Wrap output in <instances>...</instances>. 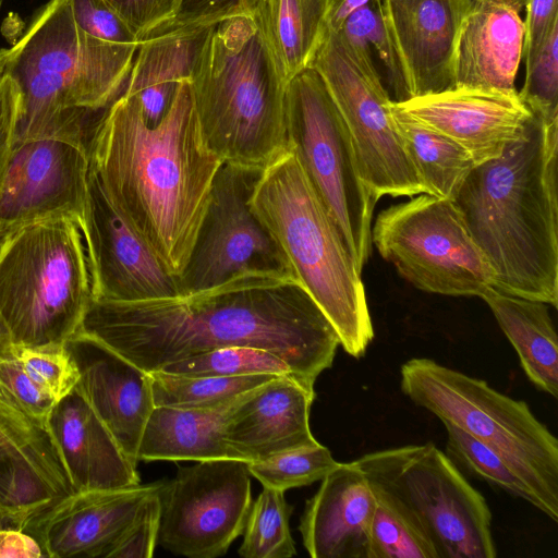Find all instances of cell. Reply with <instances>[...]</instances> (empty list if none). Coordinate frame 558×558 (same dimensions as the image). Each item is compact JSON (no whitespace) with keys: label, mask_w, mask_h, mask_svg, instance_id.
Returning a JSON list of instances; mask_svg holds the SVG:
<instances>
[{"label":"cell","mask_w":558,"mask_h":558,"mask_svg":"<svg viewBox=\"0 0 558 558\" xmlns=\"http://www.w3.org/2000/svg\"><path fill=\"white\" fill-rule=\"evenodd\" d=\"M158 543L189 558L225 555L245 527L252 506L248 463L198 461L178 469L159 492Z\"/></svg>","instance_id":"obj_14"},{"label":"cell","mask_w":558,"mask_h":558,"mask_svg":"<svg viewBox=\"0 0 558 558\" xmlns=\"http://www.w3.org/2000/svg\"><path fill=\"white\" fill-rule=\"evenodd\" d=\"M263 169L222 162L184 270L182 295L248 271L294 277L279 246L253 213L250 198Z\"/></svg>","instance_id":"obj_13"},{"label":"cell","mask_w":558,"mask_h":558,"mask_svg":"<svg viewBox=\"0 0 558 558\" xmlns=\"http://www.w3.org/2000/svg\"><path fill=\"white\" fill-rule=\"evenodd\" d=\"M341 29L350 39L366 47H374L378 56L383 50V27L375 0L351 12Z\"/></svg>","instance_id":"obj_46"},{"label":"cell","mask_w":558,"mask_h":558,"mask_svg":"<svg viewBox=\"0 0 558 558\" xmlns=\"http://www.w3.org/2000/svg\"><path fill=\"white\" fill-rule=\"evenodd\" d=\"M76 25L88 35L118 45H140L136 36L105 0H69Z\"/></svg>","instance_id":"obj_40"},{"label":"cell","mask_w":558,"mask_h":558,"mask_svg":"<svg viewBox=\"0 0 558 558\" xmlns=\"http://www.w3.org/2000/svg\"><path fill=\"white\" fill-rule=\"evenodd\" d=\"M190 83L203 135L222 162L264 169L288 149L287 83L255 16L213 28Z\"/></svg>","instance_id":"obj_5"},{"label":"cell","mask_w":558,"mask_h":558,"mask_svg":"<svg viewBox=\"0 0 558 558\" xmlns=\"http://www.w3.org/2000/svg\"><path fill=\"white\" fill-rule=\"evenodd\" d=\"M558 119L532 112L495 159L474 166L453 204L493 272V288L558 304Z\"/></svg>","instance_id":"obj_3"},{"label":"cell","mask_w":558,"mask_h":558,"mask_svg":"<svg viewBox=\"0 0 558 558\" xmlns=\"http://www.w3.org/2000/svg\"><path fill=\"white\" fill-rule=\"evenodd\" d=\"M400 374L411 401L498 453L535 494L538 510L558 521V440L526 402L426 357L407 361Z\"/></svg>","instance_id":"obj_8"},{"label":"cell","mask_w":558,"mask_h":558,"mask_svg":"<svg viewBox=\"0 0 558 558\" xmlns=\"http://www.w3.org/2000/svg\"><path fill=\"white\" fill-rule=\"evenodd\" d=\"M482 299L518 353L522 369L539 390L558 395V338L548 304L490 288Z\"/></svg>","instance_id":"obj_28"},{"label":"cell","mask_w":558,"mask_h":558,"mask_svg":"<svg viewBox=\"0 0 558 558\" xmlns=\"http://www.w3.org/2000/svg\"><path fill=\"white\" fill-rule=\"evenodd\" d=\"M288 147L296 155L361 272L372 251L377 201L364 184L352 143L320 75L312 68L286 85Z\"/></svg>","instance_id":"obj_10"},{"label":"cell","mask_w":558,"mask_h":558,"mask_svg":"<svg viewBox=\"0 0 558 558\" xmlns=\"http://www.w3.org/2000/svg\"><path fill=\"white\" fill-rule=\"evenodd\" d=\"M10 49L0 48V80L5 73V68L9 59Z\"/></svg>","instance_id":"obj_50"},{"label":"cell","mask_w":558,"mask_h":558,"mask_svg":"<svg viewBox=\"0 0 558 558\" xmlns=\"http://www.w3.org/2000/svg\"><path fill=\"white\" fill-rule=\"evenodd\" d=\"M372 0H333L330 11V22L335 26H340L348 17V15L357 8L368 3ZM475 1H497L506 2L519 11H522L527 0H475Z\"/></svg>","instance_id":"obj_47"},{"label":"cell","mask_w":558,"mask_h":558,"mask_svg":"<svg viewBox=\"0 0 558 558\" xmlns=\"http://www.w3.org/2000/svg\"><path fill=\"white\" fill-rule=\"evenodd\" d=\"M524 8L523 58L529 64L558 25V0H527Z\"/></svg>","instance_id":"obj_44"},{"label":"cell","mask_w":558,"mask_h":558,"mask_svg":"<svg viewBox=\"0 0 558 558\" xmlns=\"http://www.w3.org/2000/svg\"><path fill=\"white\" fill-rule=\"evenodd\" d=\"M2 242H3V240L0 238V248H1Z\"/></svg>","instance_id":"obj_52"},{"label":"cell","mask_w":558,"mask_h":558,"mask_svg":"<svg viewBox=\"0 0 558 558\" xmlns=\"http://www.w3.org/2000/svg\"><path fill=\"white\" fill-rule=\"evenodd\" d=\"M74 493L46 420L0 385V508L37 518Z\"/></svg>","instance_id":"obj_18"},{"label":"cell","mask_w":558,"mask_h":558,"mask_svg":"<svg viewBox=\"0 0 558 558\" xmlns=\"http://www.w3.org/2000/svg\"><path fill=\"white\" fill-rule=\"evenodd\" d=\"M395 104L457 142L475 166L498 158L532 117L519 92L451 88Z\"/></svg>","instance_id":"obj_20"},{"label":"cell","mask_w":558,"mask_h":558,"mask_svg":"<svg viewBox=\"0 0 558 558\" xmlns=\"http://www.w3.org/2000/svg\"><path fill=\"white\" fill-rule=\"evenodd\" d=\"M372 243L415 288L442 295L480 296L493 272L451 199L426 193L381 210Z\"/></svg>","instance_id":"obj_12"},{"label":"cell","mask_w":558,"mask_h":558,"mask_svg":"<svg viewBox=\"0 0 558 558\" xmlns=\"http://www.w3.org/2000/svg\"><path fill=\"white\" fill-rule=\"evenodd\" d=\"M88 145L64 137L14 141L0 181V238L41 219H81L89 177Z\"/></svg>","instance_id":"obj_16"},{"label":"cell","mask_w":558,"mask_h":558,"mask_svg":"<svg viewBox=\"0 0 558 558\" xmlns=\"http://www.w3.org/2000/svg\"><path fill=\"white\" fill-rule=\"evenodd\" d=\"M447 450L469 471L538 509V500L526 483L490 448L453 424L442 422Z\"/></svg>","instance_id":"obj_36"},{"label":"cell","mask_w":558,"mask_h":558,"mask_svg":"<svg viewBox=\"0 0 558 558\" xmlns=\"http://www.w3.org/2000/svg\"><path fill=\"white\" fill-rule=\"evenodd\" d=\"M160 371L185 376H245L257 374L291 376L308 386L278 355L264 349L243 345L207 351L168 364Z\"/></svg>","instance_id":"obj_34"},{"label":"cell","mask_w":558,"mask_h":558,"mask_svg":"<svg viewBox=\"0 0 558 558\" xmlns=\"http://www.w3.org/2000/svg\"><path fill=\"white\" fill-rule=\"evenodd\" d=\"M391 110L424 193L452 201L475 166L471 156L447 135L404 112L393 100Z\"/></svg>","instance_id":"obj_30"},{"label":"cell","mask_w":558,"mask_h":558,"mask_svg":"<svg viewBox=\"0 0 558 558\" xmlns=\"http://www.w3.org/2000/svg\"><path fill=\"white\" fill-rule=\"evenodd\" d=\"M64 348L77 371L75 387L124 454L137 464L141 437L155 408L149 373L80 330Z\"/></svg>","instance_id":"obj_19"},{"label":"cell","mask_w":558,"mask_h":558,"mask_svg":"<svg viewBox=\"0 0 558 558\" xmlns=\"http://www.w3.org/2000/svg\"><path fill=\"white\" fill-rule=\"evenodd\" d=\"M354 463L416 521L439 558L497 556L485 498L434 444L369 452Z\"/></svg>","instance_id":"obj_9"},{"label":"cell","mask_w":558,"mask_h":558,"mask_svg":"<svg viewBox=\"0 0 558 558\" xmlns=\"http://www.w3.org/2000/svg\"><path fill=\"white\" fill-rule=\"evenodd\" d=\"M78 330L146 373L225 347L259 348L313 387L340 344L327 316L294 277L266 271L243 272L172 298L92 299Z\"/></svg>","instance_id":"obj_1"},{"label":"cell","mask_w":558,"mask_h":558,"mask_svg":"<svg viewBox=\"0 0 558 558\" xmlns=\"http://www.w3.org/2000/svg\"><path fill=\"white\" fill-rule=\"evenodd\" d=\"M137 48L88 35L69 0H49L10 48L5 74L21 93L15 141L52 136L88 144L124 92Z\"/></svg>","instance_id":"obj_4"},{"label":"cell","mask_w":558,"mask_h":558,"mask_svg":"<svg viewBox=\"0 0 558 558\" xmlns=\"http://www.w3.org/2000/svg\"><path fill=\"white\" fill-rule=\"evenodd\" d=\"M250 206L336 329L340 345L362 357L374 328L361 272L291 148L262 170Z\"/></svg>","instance_id":"obj_6"},{"label":"cell","mask_w":558,"mask_h":558,"mask_svg":"<svg viewBox=\"0 0 558 558\" xmlns=\"http://www.w3.org/2000/svg\"><path fill=\"white\" fill-rule=\"evenodd\" d=\"M262 3L263 0H180L173 17L159 28L213 26L233 17H254Z\"/></svg>","instance_id":"obj_39"},{"label":"cell","mask_w":558,"mask_h":558,"mask_svg":"<svg viewBox=\"0 0 558 558\" xmlns=\"http://www.w3.org/2000/svg\"><path fill=\"white\" fill-rule=\"evenodd\" d=\"M215 26L159 28L140 43L124 93L137 96L149 126L162 119L180 83L191 78Z\"/></svg>","instance_id":"obj_26"},{"label":"cell","mask_w":558,"mask_h":558,"mask_svg":"<svg viewBox=\"0 0 558 558\" xmlns=\"http://www.w3.org/2000/svg\"><path fill=\"white\" fill-rule=\"evenodd\" d=\"M393 101L453 88L458 34L475 0H375Z\"/></svg>","instance_id":"obj_15"},{"label":"cell","mask_w":558,"mask_h":558,"mask_svg":"<svg viewBox=\"0 0 558 558\" xmlns=\"http://www.w3.org/2000/svg\"><path fill=\"white\" fill-rule=\"evenodd\" d=\"M248 391L209 408L155 407L141 437L137 460H241L223 433L230 414Z\"/></svg>","instance_id":"obj_27"},{"label":"cell","mask_w":558,"mask_h":558,"mask_svg":"<svg viewBox=\"0 0 558 558\" xmlns=\"http://www.w3.org/2000/svg\"><path fill=\"white\" fill-rule=\"evenodd\" d=\"M520 12L506 2H473L458 34L453 88L518 92L524 40Z\"/></svg>","instance_id":"obj_25"},{"label":"cell","mask_w":558,"mask_h":558,"mask_svg":"<svg viewBox=\"0 0 558 558\" xmlns=\"http://www.w3.org/2000/svg\"><path fill=\"white\" fill-rule=\"evenodd\" d=\"M2 4H3V0H0V11H1Z\"/></svg>","instance_id":"obj_51"},{"label":"cell","mask_w":558,"mask_h":558,"mask_svg":"<svg viewBox=\"0 0 558 558\" xmlns=\"http://www.w3.org/2000/svg\"><path fill=\"white\" fill-rule=\"evenodd\" d=\"M284 492L264 487L252 504L239 555L244 558H291L296 555Z\"/></svg>","instance_id":"obj_33"},{"label":"cell","mask_w":558,"mask_h":558,"mask_svg":"<svg viewBox=\"0 0 558 558\" xmlns=\"http://www.w3.org/2000/svg\"><path fill=\"white\" fill-rule=\"evenodd\" d=\"M348 130L360 175L378 201L424 193L392 116V99L375 68L372 49L341 29H326L311 62Z\"/></svg>","instance_id":"obj_11"},{"label":"cell","mask_w":558,"mask_h":558,"mask_svg":"<svg viewBox=\"0 0 558 558\" xmlns=\"http://www.w3.org/2000/svg\"><path fill=\"white\" fill-rule=\"evenodd\" d=\"M13 348L25 371L56 402L75 387L78 375L64 343Z\"/></svg>","instance_id":"obj_38"},{"label":"cell","mask_w":558,"mask_h":558,"mask_svg":"<svg viewBox=\"0 0 558 558\" xmlns=\"http://www.w3.org/2000/svg\"><path fill=\"white\" fill-rule=\"evenodd\" d=\"M46 423L75 493L141 483L136 464L76 387L54 404Z\"/></svg>","instance_id":"obj_24"},{"label":"cell","mask_w":558,"mask_h":558,"mask_svg":"<svg viewBox=\"0 0 558 558\" xmlns=\"http://www.w3.org/2000/svg\"><path fill=\"white\" fill-rule=\"evenodd\" d=\"M332 2L263 0L255 17L286 83L310 68L328 27Z\"/></svg>","instance_id":"obj_29"},{"label":"cell","mask_w":558,"mask_h":558,"mask_svg":"<svg viewBox=\"0 0 558 558\" xmlns=\"http://www.w3.org/2000/svg\"><path fill=\"white\" fill-rule=\"evenodd\" d=\"M376 506L373 487L354 461L339 464L305 504L299 530L313 558H367Z\"/></svg>","instance_id":"obj_23"},{"label":"cell","mask_w":558,"mask_h":558,"mask_svg":"<svg viewBox=\"0 0 558 558\" xmlns=\"http://www.w3.org/2000/svg\"><path fill=\"white\" fill-rule=\"evenodd\" d=\"M525 81L519 92L521 99L542 119H558V25L536 57L525 64Z\"/></svg>","instance_id":"obj_37"},{"label":"cell","mask_w":558,"mask_h":558,"mask_svg":"<svg viewBox=\"0 0 558 558\" xmlns=\"http://www.w3.org/2000/svg\"><path fill=\"white\" fill-rule=\"evenodd\" d=\"M78 223L87 252L93 300L133 302L182 295L179 278L163 267L121 215L92 167Z\"/></svg>","instance_id":"obj_17"},{"label":"cell","mask_w":558,"mask_h":558,"mask_svg":"<svg viewBox=\"0 0 558 558\" xmlns=\"http://www.w3.org/2000/svg\"><path fill=\"white\" fill-rule=\"evenodd\" d=\"M0 385L32 415L46 420L57 403L25 371L14 348L0 355Z\"/></svg>","instance_id":"obj_42"},{"label":"cell","mask_w":558,"mask_h":558,"mask_svg":"<svg viewBox=\"0 0 558 558\" xmlns=\"http://www.w3.org/2000/svg\"><path fill=\"white\" fill-rule=\"evenodd\" d=\"M12 348L9 330L0 316V355L9 353Z\"/></svg>","instance_id":"obj_49"},{"label":"cell","mask_w":558,"mask_h":558,"mask_svg":"<svg viewBox=\"0 0 558 558\" xmlns=\"http://www.w3.org/2000/svg\"><path fill=\"white\" fill-rule=\"evenodd\" d=\"M339 464L319 442L250 462L248 471L264 487L286 492L322 481Z\"/></svg>","instance_id":"obj_35"},{"label":"cell","mask_w":558,"mask_h":558,"mask_svg":"<svg viewBox=\"0 0 558 558\" xmlns=\"http://www.w3.org/2000/svg\"><path fill=\"white\" fill-rule=\"evenodd\" d=\"M20 104L21 93L16 83L4 73L0 80V181L15 141Z\"/></svg>","instance_id":"obj_45"},{"label":"cell","mask_w":558,"mask_h":558,"mask_svg":"<svg viewBox=\"0 0 558 558\" xmlns=\"http://www.w3.org/2000/svg\"><path fill=\"white\" fill-rule=\"evenodd\" d=\"M155 407L209 408L229 402L277 375L185 376L149 373Z\"/></svg>","instance_id":"obj_31"},{"label":"cell","mask_w":558,"mask_h":558,"mask_svg":"<svg viewBox=\"0 0 558 558\" xmlns=\"http://www.w3.org/2000/svg\"><path fill=\"white\" fill-rule=\"evenodd\" d=\"M160 489L146 498L138 513L113 547L109 558L153 557L160 526Z\"/></svg>","instance_id":"obj_41"},{"label":"cell","mask_w":558,"mask_h":558,"mask_svg":"<svg viewBox=\"0 0 558 558\" xmlns=\"http://www.w3.org/2000/svg\"><path fill=\"white\" fill-rule=\"evenodd\" d=\"M314 398V387L295 377L276 376L250 390L235 407L225 426V440L247 463L317 445L310 427Z\"/></svg>","instance_id":"obj_22"},{"label":"cell","mask_w":558,"mask_h":558,"mask_svg":"<svg viewBox=\"0 0 558 558\" xmlns=\"http://www.w3.org/2000/svg\"><path fill=\"white\" fill-rule=\"evenodd\" d=\"M162 484L74 493L38 515L28 531L47 557L109 558L146 498Z\"/></svg>","instance_id":"obj_21"},{"label":"cell","mask_w":558,"mask_h":558,"mask_svg":"<svg viewBox=\"0 0 558 558\" xmlns=\"http://www.w3.org/2000/svg\"><path fill=\"white\" fill-rule=\"evenodd\" d=\"M36 518L26 511L0 508V534L7 529H21L28 532L29 523Z\"/></svg>","instance_id":"obj_48"},{"label":"cell","mask_w":558,"mask_h":558,"mask_svg":"<svg viewBox=\"0 0 558 558\" xmlns=\"http://www.w3.org/2000/svg\"><path fill=\"white\" fill-rule=\"evenodd\" d=\"M372 487L376 506L371 522L367 558H439L416 521L385 492Z\"/></svg>","instance_id":"obj_32"},{"label":"cell","mask_w":558,"mask_h":558,"mask_svg":"<svg viewBox=\"0 0 558 558\" xmlns=\"http://www.w3.org/2000/svg\"><path fill=\"white\" fill-rule=\"evenodd\" d=\"M125 22L138 43L169 22L180 0H105Z\"/></svg>","instance_id":"obj_43"},{"label":"cell","mask_w":558,"mask_h":558,"mask_svg":"<svg viewBox=\"0 0 558 558\" xmlns=\"http://www.w3.org/2000/svg\"><path fill=\"white\" fill-rule=\"evenodd\" d=\"M88 155L113 205L179 278L222 163L203 135L190 80L180 83L155 126L146 123L137 96L123 92L95 128Z\"/></svg>","instance_id":"obj_2"},{"label":"cell","mask_w":558,"mask_h":558,"mask_svg":"<svg viewBox=\"0 0 558 558\" xmlns=\"http://www.w3.org/2000/svg\"><path fill=\"white\" fill-rule=\"evenodd\" d=\"M92 301L78 220L61 216L26 223L0 248V316L14 347L63 344Z\"/></svg>","instance_id":"obj_7"}]
</instances>
